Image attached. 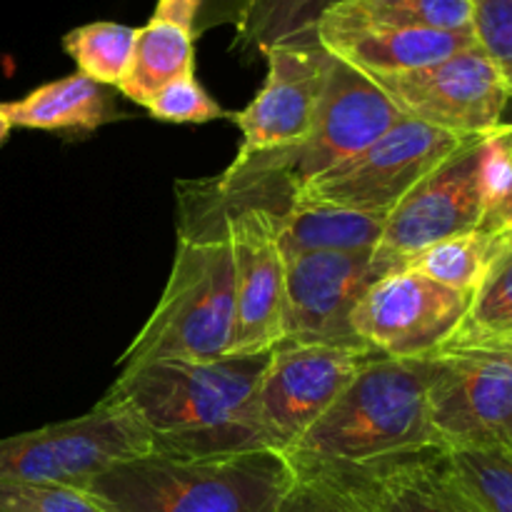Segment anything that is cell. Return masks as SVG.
<instances>
[{
    "instance_id": "obj_1",
    "label": "cell",
    "mask_w": 512,
    "mask_h": 512,
    "mask_svg": "<svg viewBox=\"0 0 512 512\" xmlns=\"http://www.w3.org/2000/svg\"><path fill=\"white\" fill-rule=\"evenodd\" d=\"M270 355L158 360L123 370L100 400L148 433L150 453L203 458L273 450L248 415Z\"/></svg>"
},
{
    "instance_id": "obj_2",
    "label": "cell",
    "mask_w": 512,
    "mask_h": 512,
    "mask_svg": "<svg viewBox=\"0 0 512 512\" xmlns=\"http://www.w3.org/2000/svg\"><path fill=\"white\" fill-rule=\"evenodd\" d=\"M293 480V463L280 450L148 453L110 465L80 490L108 512H278Z\"/></svg>"
},
{
    "instance_id": "obj_3",
    "label": "cell",
    "mask_w": 512,
    "mask_h": 512,
    "mask_svg": "<svg viewBox=\"0 0 512 512\" xmlns=\"http://www.w3.org/2000/svg\"><path fill=\"white\" fill-rule=\"evenodd\" d=\"M430 373L433 355H373L290 450V463L355 465L440 448L428 413Z\"/></svg>"
},
{
    "instance_id": "obj_4",
    "label": "cell",
    "mask_w": 512,
    "mask_h": 512,
    "mask_svg": "<svg viewBox=\"0 0 512 512\" xmlns=\"http://www.w3.org/2000/svg\"><path fill=\"white\" fill-rule=\"evenodd\" d=\"M328 80L308 138L288 150L235 158L213 183L225 193H255L295 203V195L363 153L403 115L373 78L330 55Z\"/></svg>"
},
{
    "instance_id": "obj_5",
    "label": "cell",
    "mask_w": 512,
    "mask_h": 512,
    "mask_svg": "<svg viewBox=\"0 0 512 512\" xmlns=\"http://www.w3.org/2000/svg\"><path fill=\"white\" fill-rule=\"evenodd\" d=\"M235 273L228 225L178 233L173 268L148 323L118 360L133 370L158 360H218L228 355Z\"/></svg>"
},
{
    "instance_id": "obj_6",
    "label": "cell",
    "mask_w": 512,
    "mask_h": 512,
    "mask_svg": "<svg viewBox=\"0 0 512 512\" xmlns=\"http://www.w3.org/2000/svg\"><path fill=\"white\" fill-rule=\"evenodd\" d=\"M150 450L148 433L125 410L98 400L80 418L0 438V480L83 488L110 465Z\"/></svg>"
},
{
    "instance_id": "obj_7",
    "label": "cell",
    "mask_w": 512,
    "mask_h": 512,
    "mask_svg": "<svg viewBox=\"0 0 512 512\" xmlns=\"http://www.w3.org/2000/svg\"><path fill=\"white\" fill-rule=\"evenodd\" d=\"M373 355L368 348L283 340L250 398V420L270 448L288 455Z\"/></svg>"
},
{
    "instance_id": "obj_8",
    "label": "cell",
    "mask_w": 512,
    "mask_h": 512,
    "mask_svg": "<svg viewBox=\"0 0 512 512\" xmlns=\"http://www.w3.org/2000/svg\"><path fill=\"white\" fill-rule=\"evenodd\" d=\"M428 413L440 448H512L510 350L435 353Z\"/></svg>"
},
{
    "instance_id": "obj_9",
    "label": "cell",
    "mask_w": 512,
    "mask_h": 512,
    "mask_svg": "<svg viewBox=\"0 0 512 512\" xmlns=\"http://www.w3.org/2000/svg\"><path fill=\"white\" fill-rule=\"evenodd\" d=\"M465 140L470 138H458L403 115L363 153L305 185L295 195V203L343 205V208L390 213L430 170L450 158Z\"/></svg>"
},
{
    "instance_id": "obj_10",
    "label": "cell",
    "mask_w": 512,
    "mask_h": 512,
    "mask_svg": "<svg viewBox=\"0 0 512 512\" xmlns=\"http://www.w3.org/2000/svg\"><path fill=\"white\" fill-rule=\"evenodd\" d=\"M373 80L400 115L458 138L488 135L505 123L503 115L510 105L508 83L478 45L440 63L408 73L375 75Z\"/></svg>"
},
{
    "instance_id": "obj_11",
    "label": "cell",
    "mask_w": 512,
    "mask_h": 512,
    "mask_svg": "<svg viewBox=\"0 0 512 512\" xmlns=\"http://www.w3.org/2000/svg\"><path fill=\"white\" fill-rule=\"evenodd\" d=\"M480 138H470L430 170L388 213L385 233L373 250L375 263L388 273L405 268L408 260L440 240L470 233L483 225L480 195Z\"/></svg>"
},
{
    "instance_id": "obj_12",
    "label": "cell",
    "mask_w": 512,
    "mask_h": 512,
    "mask_svg": "<svg viewBox=\"0 0 512 512\" xmlns=\"http://www.w3.org/2000/svg\"><path fill=\"white\" fill-rule=\"evenodd\" d=\"M468 295L443 288L413 270H393L375 280L353 310V333L385 358L435 355L468 310Z\"/></svg>"
},
{
    "instance_id": "obj_13",
    "label": "cell",
    "mask_w": 512,
    "mask_h": 512,
    "mask_svg": "<svg viewBox=\"0 0 512 512\" xmlns=\"http://www.w3.org/2000/svg\"><path fill=\"white\" fill-rule=\"evenodd\" d=\"M388 270L373 253H305L285 258L283 340L365 348L353 333V310Z\"/></svg>"
},
{
    "instance_id": "obj_14",
    "label": "cell",
    "mask_w": 512,
    "mask_h": 512,
    "mask_svg": "<svg viewBox=\"0 0 512 512\" xmlns=\"http://www.w3.org/2000/svg\"><path fill=\"white\" fill-rule=\"evenodd\" d=\"M278 218L265 208L225 215L235 273V313L228 355H263L283 343L285 258Z\"/></svg>"
},
{
    "instance_id": "obj_15",
    "label": "cell",
    "mask_w": 512,
    "mask_h": 512,
    "mask_svg": "<svg viewBox=\"0 0 512 512\" xmlns=\"http://www.w3.org/2000/svg\"><path fill=\"white\" fill-rule=\"evenodd\" d=\"M293 468L330 483L365 512H483L453 475L445 448L373 463H293Z\"/></svg>"
},
{
    "instance_id": "obj_16",
    "label": "cell",
    "mask_w": 512,
    "mask_h": 512,
    "mask_svg": "<svg viewBox=\"0 0 512 512\" xmlns=\"http://www.w3.org/2000/svg\"><path fill=\"white\" fill-rule=\"evenodd\" d=\"M265 60L263 88L243 110L228 113L243 133L235 158L288 150L308 138L333 58L318 40H310L278 45Z\"/></svg>"
},
{
    "instance_id": "obj_17",
    "label": "cell",
    "mask_w": 512,
    "mask_h": 512,
    "mask_svg": "<svg viewBox=\"0 0 512 512\" xmlns=\"http://www.w3.org/2000/svg\"><path fill=\"white\" fill-rule=\"evenodd\" d=\"M318 43L360 73L395 75L440 63L460 50L473 48V30H338L320 28Z\"/></svg>"
},
{
    "instance_id": "obj_18",
    "label": "cell",
    "mask_w": 512,
    "mask_h": 512,
    "mask_svg": "<svg viewBox=\"0 0 512 512\" xmlns=\"http://www.w3.org/2000/svg\"><path fill=\"white\" fill-rule=\"evenodd\" d=\"M385 210L295 203L278 218L283 258L305 253H373L385 233Z\"/></svg>"
},
{
    "instance_id": "obj_19",
    "label": "cell",
    "mask_w": 512,
    "mask_h": 512,
    "mask_svg": "<svg viewBox=\"0 0 512 512\" xmlns=\"http://www.w3.org/2000/svg\"><path fill=\"white\" fill-rule=\"evenodd\" d=\"M13 128L33 130H95L115 120L105 85L83 73L45 83L25 98L3 103Z\"/></svg>"
},
{
    "instance_id": "obj_20",
    "label": "cell",
    "mask_w": 512,
    "mask_h": 512,
    "mask_svg": "<svg viewBox=\"0 0 512 512\" xmlns=\"http://www.w3.org/2000/svg\"><path fill=\"white\" fill-rule=\"evenodd\" d=\"M195 75L193 30L153 18L138 28L133 58L118 90L138 105H148L165 85Z\"/></svg>"
},
{
    "instance_id": "obj_21",
    "label": "cell",
    "mask_w": 512,
    "mask_h": 512,
    "mask_svg": "<svg viewBox=\"0 0 512 512\" xmlns=\"http://www.w3.org/2000/svg\"><path fill=\"white\" fill-rule=\"evenodd\" d=\"M320 28L473 30V5L470 0H345L325 15Z\"/></svg>"
},
{
    "instance_id": "obj_22",
    "label": "cell",
    "mask_w": 512,
    "mask_h": 512,
    "mask_svg": "<svg viewBox=\"0 0 512 512\" xmlns=\"http://www.w3.org/2000/svg\"><path fill=\"white\" fill-rule=\"evenodd\" d=\"M512 343V233H505L463 320L440 350L508 348ZM438 350V353H440Z\"/></svg>"
},
{
    "instance_id": "obj_23",
    "label": "cell",
    "mask_w": 512,
    "mask_h": 512,
    "mask_svg": "<svg viewBox=\"0 0 512 512\" xmlns=\"http://www.w3.org/2000/svg\"><path fill=\"white\" fill-rule=\"evenodd\" d=\"M340 3L345 0H243L235 45L265 58L278 45L318 40L320 23Z\"/></svg>"
},
{
    "instance_id": "obj_24",
    "label": "cell",
    "mask_w": 512,
    "mask_h": 512,
    "mask_svg": "<svg viewBox=\"0 0 512 512\" xmlns=\"http://www.w3.org/2000/svg\"><path fill=\"white\" fill-rule=\"evenodd\" d=\"M503 238L505 233H493V230H470V233L455 235V238L440 240L425 248L423 253L405 263V270H413L443 288L470 298L483 280L490 260L498 253Z\"/></svg>"
},
{
    "instance_id": "obj_25",
    "label": "cell",
    "mask_w": 512,
    "mask_h": 512,
    "mask_svg": "<svg viewBox=\"0 0 512 512\" xmlns=\"http://www.w3.org/2000/svg\"><path fill=\"white\" fill-rule=\"evenodd\" d=\"M138 28L98 20L80 25L63 38V48L78 65V73L100 85H115L123 80L133 58Z\"/></svg>"
},
{
    "instance_id": "obj_26",
    "label": "cell",
    "mask_w": 512,
    "mask_h": 512,
    "mask_svg": "<svg viewBox=\"0 0 512 512\" xmlns=\"http://www.w3.org/2000/svg\"><path fill=\"white\" fill-rule=\"evenodd\" d=\"M445 455L480 510L512 512V448H453Z\"/></svg>"
},
{
    "instance_id": "obj_27",
    "label": "cell",
    "mask_w": 512,
    "mask_h": 512,
    "mask_svg": "<svg viewBox=\"0 0 512 512\" xmlns=\"http://www.w3.org/2000/svg\"><path fill=\"white\" fill-rule=\"evenodd\" d=\"M0 512H108L73 485L0 480Z\"/></svg>"
},
{
    "instance_id": "obj_28",
    "label": "cell",
    "mask_w": 512,
    "mask_h": 512,
    "mask_svg": "<svg viewBox=\"0 0 512 512\" xmlns=\"http://www.w3.org/2000/svg\"><path fill=\"white\" fill-rule=\"evenodd\" d=\"M145 108L155 120H163V123H210V120L228 118V113L205 93L195 75H185L165 85Z\"/></svg>"
},
{
    "instance_id": "obj_29",
    "label": "cell",
    "mask_w": 512,
    "mask_h": 512,
    "mask_svg": "<svg viewBox=\"0 0 512 512\" xmlns=\"http://www.w3.org/2000/svg\"><path fill=\"white\" fill-rule=\"evenodd\" d=\"M478 48L500 70L512 93V0H470Z\"/></svg>"
},
{
    "instance_id": "obj_30",
    "label": "cell",
    "mask_w": 512,
    "mask_h": 512,
    "mask_svg": "<svg viewBox=\"0 0 512 512\" xmlns=\"http://www.w3.org/2000/svg\"><path fill=\"white\" fill-rule=\"evenodd\" d=\"M512 190V123L490 130L480 143V195L485 215L493 213ZM485 220V218H483Z\"/></svg>"
},
{
    "instance_id": "obj_31",
    "label": "cell",
    "mask_w": 512,
    "mask_h": 512,
    "mask_svg": "<svg viewBox=\"0 0 512 512\" xmlns=\"http://www.w3.org/2000/svg\"><path fill=\"white\" fill-rule=\"evenodd\" d=\"M278 512H365L355 500L325 480L295 470V480L280 500Z\"/></svg>"
},
{
    "instance_id": "obj_32",
    "label": "cell",
    "mask_w": 512,
    "mask_h": 512,
    "mask_svg": "<svg viewBox=\"0 0 512 512\" xmlns=\"http://www.w3.org/2000/svg\"><path fill=\"white\" fill-rule=\"evenodd\" d=\"M200 8H203V0H158L153 18L170 20V23H178L183 28L195 30V20H198Z\"/></svg>"
},
{
    "instance_id": "obj_33",
    "label": "cell",
    "mask_w": 512,
    "mask_h": 512,
    "mask_svg": "<svg viewBox=\"0 0 512 512\" xmlns=\"http://www.w3.org/2000/svg\"><path fill=\"white\" fill-rule=\"evenodd\" d=\"M483 230H493V233H512V190L508 193V198L493 210V213L485 215Z\"/></svg>"
},
{
    "instance_id": "obj_34",
    "label": "cell",
    "mask_w": 512,
    "mask_h": 512,
    "mask_svg": "<svg viewBox=\"0 0 512 512\" xmlns=\"http://www.w3.org/2000/svg\"><path fill=\"white\" fill-rule=\"evenodd\" d=\"M10 130H13V125H10L8 115H5V108H3V103H0V145H3L5 140H8Z\"/></svg>"
},
{
    "instance_id": "obj_35",
    "label": "cell",
    "mask_w": 512,
    "mask_h": 512,
    "mask_svg": "<svg viewBox=\"0 0 512 512\" xmlns=\"http://www.w3.org/2000/svg\"><path fill=\"white\" fill-rule=\"evenodd\" d=\"M500 350H510V353H512V343L508 345V348H500Z\"/></svg>"
},
{
    "instance_id": "obj_36",
    "label": "cell",
    "mask_w": 512,
    "mask_h": 512,
    "mask_svg": "<svg viewBox=\"0 0 512 512\" xmlns=\"http://www.w3.org/2000/svg\"><path fill=\"white\" fill-rule=\"evenodd\" d=\"M510 103H512V93H510Z\"/></svg>"
}]
</instances>
